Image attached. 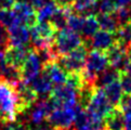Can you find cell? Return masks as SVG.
Listing matches in <instances>:
<instances>
[{
    "label": "cell",
    "mask_w": 131,
    "mask_h": 130,
    "mask_svg": "<svg viewBox=\"0 0 131 130\" xmlns=\"http://www.w3.org/2000/svg\"><path fill=\"white\" fill-rule=\"evenodd\" d=\"M59 9V6L57 4V2L54 1H51L49 2L48 4H46L43 8L39 9L37 11V17H38V22H41V21H49L50 17L52 16L57 10Z\"/></svg>",
    "instance_id": "603a6c76"
},
{
    "label": "cell",
    "mask_w": 131,
    "mask_h": 130,
    "mask_svg": "<svg viewBox=\"0 0 131 130\" xmlns=\"http://www.w3.org/2000/svg\"><path fill=\"white\" fill-rule=\"evenodd\" d=\"M9 44L10 46H20L26 47L30 41L29 28L22 24H15L8 28Z\"/></svg>",
    "instance_id": "4fadbf2b"
},
{
    "label": "cell",
    "mask_w": 131,
    "mask_h": 130,
    "mask_svg": "<svg viewBox=\"0 0 131 130\" xmlns=\"http://www.w3.org/2000/svg\"><path fill=\"white\" fill-rule=\"evenodd\" d=\"M41 71H42V61H41L38 52L34 48H30L24 64L20 68L21 81L26 85H29L41 73Z\"/></svg>",
    "instance_id": "5b68a950"
},
{
    "label": "cell",
    "mask_w": 131,
    "mask_h": 130,
    "mask_svg": "<svg viewBox=\"0 0 131 130\" xmlns=\"http://www.w3.org/2000/svg\"><path fill=\"white\" fill-rule=\"evenodd\" d=\"M127 52H128V55H129V58L131 60V44L127 47Z\"/></svg>",
    "instance_id": "d590c367"
},
{
    "label": "cell",
    "mask_w": 131,
    "mask_h": 130,
    "mask_svg": "<svg viewBox=\"0 0 131 130\" xmlns=\"http://www.w3.org/2000/svg\"><path fill=\"white\" fill-rule=\"evenodd\" d=\"M121 73H124V74H126V75H128V76L131 77V60H130V62L127 64V66L125 67V69Z\"/></svg>",
    "instance_id": "e575fe53"
},
{
    "label": "cell",
    "mask_w": 131,
    "mask_h": 130,
    "mask_svg": "<svg viewBox=\"0 0 131 130\" xmlns=\"http://www.w3.org/2000/svg\"><path fill=\"white\" fill-rule=\"evenodd\" d=\"M0 24L3 25L8 29L15 24H18L16 18L13 14L12 10H8V9H0Z\"/></svg>",
    "instance_id": "d4e9b609"
},
{
    "label": "cell",
    "mask_w": 131,
    "mask_h": 130,
    "mask_svg": "<svg viewBox=\"0 0 131 130\" xmlns=\"http://www.w3.org/2000/svg\"><path fill=\"white\" fill-rule=\"evenodd\" d=\"M81 110L79 104L76 106H58L51 112L47 122L57 130H71L74 128L77 114Z\"/></svg>",
    "instance_id": "7a4b0ae2"
},
{
    "label": "cell",
    "mask_w": 131,
    "mask_h": 130,
    "mask_svg": "<svg viewBox=\"0 0 131 130\" xmlns=\"http://www.w3.org/2000/svg\"><path fill=\"white\" fill-rule=\"evenodd\" d=\"M119 80H120L121 87H123L125 94H131V77L126 75L124 73H121Z\"/></svg>",
    "instance_id": "f1b7e54d"
},
{
    "label": "cell",
    "mask_w": 131,
    "mask_h": 130,
    "mask_svg": "<svg viewBox=\"0 0 131 130\" xmlns=\"http://www.w3.org/2000/svg\"><path fill=\"white\" fill-rule=\"evenodd\" d=\"M82 24H83V16L78 14V13H75L74 11L68 15L67 17V28L72 29L76 32H81V28H82Z\"/></svg>",
    "instance_id": "cb8c5ba5"
},
{
    "label": "cell",
    "mask_w": 131,
    "mask_h": 130,
    "mask_svg": "<svg viewBox=\"0 0 131 130\" xmlns=\"http://www.w3.org/2000/svg\"><path fill=\"white\" fill-rule=\"evenodd\" d=\"M51 1H53V0H30V3H31V6L38 11L39 9L43 8L46 4H48Z\"/></svg>",
    "instance_id": "4dcf8cb0"
},
{
    "label": "cell",
    "mask_w": 131,
    "mask_h": 130,
    "mask_svg": "<svg viewBox=\"0 0 131 130\" xmlns=\"http://www.w3.org/2000/svg\"><path fill=\"white\" fill-rule=\"evenodd\" d=\"M82 44H83V38L79 35V32H76L67 28V27H65V28L59 30L57 35H55L53 49L54 52L60 58L62 55L69 53L76 48L80 47Z\"/></svg>",
    "instance_id": "3957f363"
},
{
    "label": "cell",
    "mask_w": 131,
    "mask_h": 130,
    "mask_svg": "<svg viewBox=\"0 0 131 130\" xmlns=\"http://www.w3.org/2000/svg\"><path fill=\"white\" fill-rule=\"evenodd\" d=\"M117 9H118V7L113 0H101L99 4V10L101 13H111V14H113L116 12Z\"/></svg>",
    "instance_id": "4316f807"
},
{
    "label": "cell",
    "mask_w": 131,
    "mask_h": 130,
    "mask_svg": "<svg viewBox=\"0 0 131 130\" xmlns=\"http://www.w3.org/2000/svg\"><path fill=\"white\" fill-rule=\"evenodd\" d=\"M114 107L115 106H113V104L107 99L104 89L102 87L96 86L94 91H93L91 100L89 102L87 111L90 112L91 114L97 116V117H101L104 119Z\"/></svg>",
    "instance_id": "52a82bcc"
},
{
    "label": "cell",
    "mask_w": 131,
    "mask_h": 130,
    "mask_svg": "<svg viewBox=\"0 0 131 130\" xmlns=\"http://www.w3.org/2000/svg\"><path fill=\"white\" fill-rule=\"evenodd\" d=\"M29 86L39 96H49L53 90V82L45 71H41L39 75L29 83Z\"/></svg>",
    "instance_id": "9a60e30c"
},
{
    "label": "cell",
    "mask_w": 131,
    "mask_h": 130,
    "mask_svg": "<svg viewBox=\"0 0 131 130\" xmlns=\"http://www.w3.org/2000/svg\"><path fill=\"white\" fill-rule=\"evenodd\" d=\"M99 0H75L72 9L75 13L80 15L94 14Z\"/></svg>",
    "instance_id": "ffe728a7"
},
{
    "label": "cell",
    "mask_w": 131,
    "mask_h": 130,
    "mask_svg": "<svg viewBox=\"0 0 131 130\" xmlns=\"http://www.w3.org/2000/svg\"><path fill=\"white\" fill-rule=\"evenodd\" d=\"M10 44H9V35L8 29L3 25L0 24V51H4Z\"/></svg>",
    "instance_id": "83f0119b"
},
{
    "label": "cell",
    "mask_w": 131,
    "mask_h": 130,
    "mask_svg": "<svg viewBox=\"0 0 131 130\" xmlns=\"http://www.w3.org/2000/svg\"><path fill=\"white\" fill-rule=\"evenodd\" d=\"M105 53L108 59L110 66L118 69L119 72H123L130 62V58L127 52V46L119 42L118 40H116L115 44Z\"/></svg>",
    "instance_id": "9c48e42d"
},
{
    "label": "cell",
    "mask_w": 131,
    "mask_h": 130,
    "mask_svg": "<svg viewBox=\"0 0 131 130\" xmlns=\"http://www.w3.org/2000/svg\"><path fill=\"white\" fill-rule=\"evenodd\" d=\"M118 107L124 113H131V94H125L123 96Z\"/></svg>",
    "instance_id": "f546056e"
},
{
    "label": "cell",
    "mask_w": 131,
    "mask_h": 130,
    "mask_svg": "<svg viewBox=\"0 0 131 130\" xmlns=\"http://www.w3.org/2000/svg\"><path fill=\"white\" fill-rule=\"evenodd\" d=\"M115 15L119 22V26L131 21V9L129 7H119L115 12Z\"/></svg>",
    "instance_id": "484cf974"
},
{
    "label": "cell",
    "mask_w": 131,
    "mask_h": 130,
    "mask_svg": "<svg viewBox=\"0 0 131 130\" xmlns=\"http://www.w3.org/2000/svg\"><path fill=\"white\" fill-rule=\"evenodd\" d=\"M17 82L9 80L0 75V123L9 124L15 122L21 115V102L18 96Z\"/></svg>",
    "instance_id": "6da1fadb"
},
{
    "label": "cell",
    "mask_w": 131,
    "mask_h": 130,
    "mask_svg": "<svg viewBox=\"0 0 131 130\" xmlns=\"http://www.w3.org/2000/svg\"><path fill=\"white\" fill-rule=\"evenodd\" d=\"M115 41H116L115 34L102 29V30H97L90 38V40H88V42H89V47L91 49L106 52L115 44Z\"/></svg>",
    "instance_id": "7c38bea8"
},
{
    "label": "cell",
    "mask_w": 131,
    "mask_h": 130,
    "mask_svg": "<svg viewBox=\"0 0 131 130\" xmlns=\"http://www.w3.org/2000/svg\"><path fill=\"white\" fill-rule=\"evenodd\" d=\"M115 37L116 40H118L119 42L128 47L131 44V21L120 25L117 31L115 32Z\"/></svg>",
    "instance_id": "7402d4cb"
},
{
    "label": "cell",
    "mask_w": 131,
    "mask_h": 130,
    "mask_svg": "<svg viewBox=\"0 0 131 130\" xmlns=\"http://www.w3.org/2000/svg\"><path fill=\"white\" fill-rule=\"evenodd\" d=\"M113 1L117 4V7H129L131 3V0H113Z\"/></svg>",
    "instance_id": "836d02e7"
},
{
    "label": "cell",
    "mask_w": 131,
    "mask_h": 130,
    "mask_svg": "<svg viewBox=\"0 0 131 130\" xmlns=\"http://www.w3.org/2000/svg\"><path fill=\"white\" fill-rule=\"evenodd\" d=\"M102 88L104 89L107 99L113 104V106H118L124 96V90H123V87H121L120 80L118 79L113 82H110Z\"/></svg>",
    "instance_id": "e0dca14e"
},
{
    "label": "cell",
    "mask_w": 131,
    "mask_h": 130,
    "mask_svg": "<svg viewBox=\"0 0 131 130\" xmlns=\"http://www.w3.org/2000/svg\"><path fill=\"white\" fill-rule=\"evenodd\" d=\"M120 74H121V72H119L118 69H116L112 66H108L102 73L99 74L97 80H96V86L104 87L105 85H107V83L113 82L115 80H118L120 78Z\"/></svg>",
    "instance_id": "44dd1931"
},
{
    "label": "cell",
    "mask_w": 131,
    "mask_h": 130,
    "mask_svg": "<svg viewBox=\"0 0 131 130\" xmlns=\"http://www.w3.org/2000/svg\"><path fill=\"white\" fill-rule=\"evenodd\" d=\"M75 130H103L104 119L91 114L87 110H81L74 123Z\"/></svg>",
    "instance_id": "30bf717a"
},
{
    "label": "cell",
    "mask_w": 131,
    "mask_h": 130,
    "mask_svg": "<svg viewBox=\"0 0 131 130\" xmlns=\"http://www.w3.org/2000/svg\"><path fill=\"white\" fill-rule=\"evenodd\" d=\"M99 22H97V18L95 14H89V15H85L83 17V24H82V28H81V34L85 37L83 39L90 40V38L95 34V32L99 30Z\"/></svg>",
    "instance_id": "d6986e66"
},
{
    "label": "cell",
    "mask_w": 131,
    "mask_h": 130,
    "mask_svg": "<svg viewBox=\"0 0 131 130\" xmlns=\"http://www.w3.org/2000/svg\"><path fill=\"white\" fill-rule=\"evenodd\" d=\"M60 7H72L75 0H54Z\"/></svg>",
    "instance_id": "1f68e13d"
},
{
    "label": "cell",
    "mask_w": 131,
    "mask_h": 130,
    "mask_svg": "<svg viewBox=\"0 0 131 130\" xmlns=\"http://www.w3.org/2000/svg\"><path fill=\"white\" fill-rule=\"evenodd\" d=\"M89 48H90L89 42L83 39V44L80 47L76 48L67 54L60 57L58 61L68 74L80 73L83 66H85L87 55L89 53Z\"/></svg>",
    "instance_id": "277c9868"
},
{
    "label": "cell",
    "mask_w": 131,
    "mask_h": 130,
    "mask_svg": "<svg viewBox=\"0 0 131 130\" xmlns=\"http://www.w3.org/2000/svg\"><path fill=\"white\" fill-rule=\"evenodd\" d=\"M96 18H97V22H99V25L103 30H106V31H110V32H115L117 31L119 27V22L117 20V17L115 15V13L111 14V13H97Z\"/></svg>",
    "instance_id": "ac0fdd59"
},
{
    "label": "cell",
    "mask_w": 131,
    "mask_h": 130,
    "mask_svg": "<svg viewBox=\"0 0 131 130\" xmlns=\"http://www.w3.org/2000/svg\"><path fill=\"white\" fill-rule=\"evenodd\" d=\"M125 115V128L126 130H131V113H124Z\"/></svg>",
    "instance_id": "d6a6232c"
},
{
    "label": "cell",
    "mask_w": 131,
    "mask_h": 130,
    "mask_svg": "<svg viewBox=\"0 0 131 130\" xmlns=\"http://www.w3.org/2000/svg\"><path fill=\"white\" fill-rule=\"evenodd\" d=\"M29 49L26 47H20V46H9L4 50V60L6 63L11 67L20 69L24 64L27 58Z\"/></svg>",
    "instance_id": "8fae6325"
},
{
    "label": "cell",
    "mask_w": 131,
    "mask_h": 130,
    "mask_svg": "<svg viewBox=\"0 0 131 130\" xmlns=\"http://www.w3.org/2000/svg\"><path fill=\"white\" fill-rule=\"evenodd\" d=\"M54 107L58 106H76L78 104V92L67 83L59 85L53 88L49 94Z\"/></svg>",
    "instance_id": "8992f818"
},
{
    "label": "cell",
    "mask_w": 131,
    "mask_h": 130,
    "mask_svg": "<svg viewBox=\"0 0 131 130\" xmlns=\"http://www.w3.org/2000/svg\"><path fill=\"white\" fill-rule=\"evenodd\" d=\"M103 130H126L125 115L118 106H115L104 118V129Z\"/></svg>",
    "instance_id": "2e32d148"
},
{
    "label": "cell",
    "mask_w": 131,
    "mask_h": 130,
    "mask_svg": "<svg viewBox=\"0 0 131 130\" xmlns=\"http://www.w3.org/2000/svg\"><path fill=\"white\" fill-rule=\"evenodd\" d=\"M42 71H45L48 74L50 79L57 86L63 85V83H65L67 80L68 73L63 68V66L59 63L58 60L49 61V62L45 63L42 65Z\"/></svg>",
    "instance_id": "5bb4252c"
},
{
    "label": "cell",
    "mask_w": 131,
    "mask_h": 130,
    "mask_svg": "<svg viewBox=\"0 0 131 130\" xmlns=\"http://www.w3.org/2000/svg\"><path fill=\"white\" fill-rule=\"evenodd\" d=\"M11 10L18 24H22L30 28V27L35 26L38 23L37 10L31 6V3L26 2L25 0L15 1Z\"/></svg>",
    "instance_id": "ba28073f"
}]
</instances>
